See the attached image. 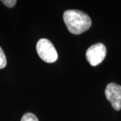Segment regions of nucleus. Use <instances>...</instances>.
<instances>
[{
  "instance_id": "nucleus-1",
  "label": "nucleus",
  "mask_w": 121,
  "mask_h": 121,
  "mask_svg": "<svg viewBox=\"0 0 121 121\" xmlns=\"http://www.w3.org/2000/svg\"><path fill=\"white\" fill-rule=\"evenodd\" d=\"M63 20L69 31L73 35H79L88 30L91 26L89 16L77 9H69L63 13Z\"/></svg>"
},
{
  "instance_id": "nucleus-2",
  "label": "nucleus",
  "mask_w": 121,
  "mask_h": 121,
  "mask_svg": "<svg viewBox=\"0 0 121 121\" xmlns=\"http://www.w3.org/2000/svg\"><path fill=\"white\" fill-rule=\"evenodd\" d=\"M36 51L39 57L46 63H52L58 59L56 50L52 43L48 39L39 40L36 44Z\"/></svg>"
},
{
  "instance_id": "nucleus-3",
  "label": "nucleus",
  "mask_w": 121,
  "mask_h": 121,
  "mask_svg": "<svg viewBox=\"0 0 121 121\" xmlns=\"http://www.w3.org/2000/svg\"><path fill=\"white\" fill-rule=\"evenodd\" d=\"M106 48L102 43H96L91 45L86 51V59L91 66L100 64L106 57Z\"/></svg>"
},
{
  "instance_id": "nucleus-4",
  "label": "nucleus",
  "mask_w": 121,
  "mask_h": 121,
  "mask_svg": "<svg viewBox=\"0 0 121 121\" xmlns=\"http://www.w3.org/2000/svg\"><path fill=\"white\" fill-rule=\"evenodd\" d=\"M105 95L114 110H121V86L115 83H108L105 90Z\"/></svg>"
},
{
  "instance_id": "nucleus-5",
  "label": "nucleus",
  "mask_w": 121,
  "mask_h": 121,
  "mask_svg": "<svg viewBox=\"0 0 121 121\" xmlns=\"http://www.w3.org/2000/svg\"><path fill=\"white\" fill-rule=\"evenodd\" d=\"M21 121H39V120L34 114L28 112L22 116Z\"/></svg>"
},
{
  "instance_id": "nucleus-6",
  "label": "nucleus",
  "mask_w": 121,
  "mask_h": 121,
  "mask_svg": "<svg viewBox=\"0 0 121 121\" xmlns=\"http://www.w3.org/2000/svg\"><path fill=\"white\" fill-rule=\"evenodd\" d=\"M7 65V59L4 51L0 47V69H4Z\"/></svg>"
},
{
  "instance_id": "nucleus-7",
  "label": "nucleus",
  "mask_w": 121,
  "mask_h": 121,
  "mask_svg": "<svg viewBox=\"0 0 121 121\" xmlns=\"http://www.w3.org/2000/svg\"><path fill=\"white\" fill-rule=\"evenodd\" d=\"M1 2L8 8H13V6L16 4L17 1L16 0H3L1 1Z\"/></svg>"
}]
</instances>
